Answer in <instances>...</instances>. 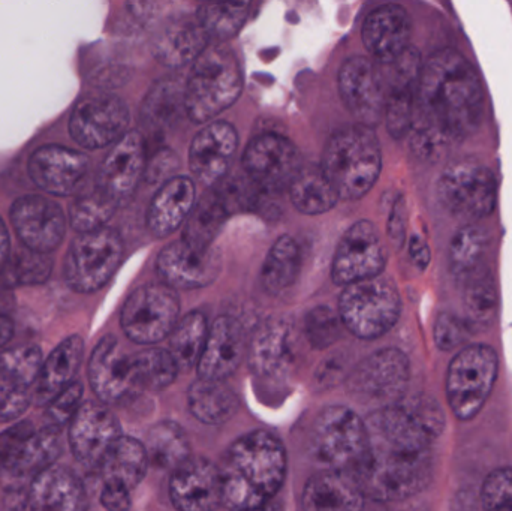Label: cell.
Segmentation results:
<instances>
[{"instance_id": "83f0119b", "label": "cell", "mask_w": 512, "mask_h": 511, "mask_svg": "<svg viewBox=\"0 0 512 511\" xmlns=\"http://www.w3.org/2000/svg\"><path fill=\"white\" fill-rule=\"evenodd\" d=\"M249 366L259 377H280L294 360V330L283 318L258 327L248 348Z\"/></svg>"}, {"instance_id": "6da1fadb", "label": "cell", "mask_w": 512, "mask_h": 511, "mask_svg": "<svg viewBox=\"0 0 512 511\" xmlns=\"http://www.w3.org/2000/svg\"><path fill=\"white\" fill-rule=\"evenodd\" d=\"M484 90L472 63L454 48L435 51L421 68L412 129L447 146L480 125Z\"/></svg>"}, {"instance_id": "d6a6232c", "label": "cell", "mask_w": 512, "mask_h": 511, "mask_svg": "<svg viewBox=\"0 0 512 511\" xmlns=\"http://www.w3.org/2000/svg\"><path fill=\"white\" fill-rule=\"evenodd\" d=\"M209 47V38L200 23L173 24L155 41L156 59L168 68H182L195 62Z\"/></svg>"}, {"instance_id": "e575fe53", "label": "cell", "mask_w": 512, "mask_h": 511, "mask_svg": "<svg viewBox=\"0 0 512 511\" xmlns=\"http://www.w3.org/2000/svg\"><path fill=\"white\" fill-rule=\"evenodd\" d=\"M183 113H186L185 84L180 78L168 77L158 81L147 93L141 107V122L150 131L165 132Z\"/></svg>"}, {"instance_id": "94428289", "label": "cell", "mask_w": 512, "mask_h": 511, "mask_svg": "<svg viewBox=\"0 0 512 511\" xmlns=\"http://www.w3.org/2000/svg\"><path fill=\"white\" fill-rule=\"evenodd\" d=\"M409 255L418 269L424 270L429 266L432 254H430L429 245L420 234H414L409 240Z\"/></svg>"}, {"instance_id": "8992f818", "label": "cell", "mask_w": 512, "mask_h": 511, "mask_svg": "<svg viewBox=\"0 0 512 511\" xmlns=\"http://www.w3.org/2000/svg\"><path fill=\"white\" fill-rule=\"evenodd\" d=\"M312 450L328 470L354 476L369 452L364 420L342 405L324 408L312 428Z\"/></svg>"}, {"instance_id": "b9f144b4", "label": "cell", "mask_w": 512, "mask_h": 511, "mask_svg": "<svg viewBox=\"0 0 512 511\" xmlns=\"http://www.w3.org/2000/svg\"><path fill=\"white\" fill-rule=\"evenodd\" d=\"M301 252L291 236H282L271 246L262 266L261 281L270 293H280L294 284L300 273Z\"/></svg>"}, {"instance_id": "74e56055", "label": "cell", "mask_w": 512, "mask_h": 511, "mask_svg": "<svg viewBox=\"0 0 512 511\" xmlns=\"http://www.w3.org/2000/svg\"><path fill=\"white\" fill-rule=\"evenodd\" d=\"M292 204L304 215H321L339 201L336 189L321 167H301L289 186Z\"/></svg>"}, {"instance_id": "ffe728a7", "label": "cell", "mask_w": 512, "mask_h": 511, "mask_svg": "<svg viewBox=\"0 0 512 511\" xmlns=\"http://www.w3.org/2000/svg\"><path fill=\"white\" fill-rule=\"evenodd\" d=\"M41 366L42 353L35 345L0 354V423L17 419L29 408Z\"/></svg>"}, {"instance_id": "d590c367", "label": "cell", "mask_w": 512, "mask_h": 511, "mask_svg": "<svg viewBox=\"0 0 512 511\" xmlns=\"http://www.w3.org/2000/svg\"><path fill=\"white\" fill-rule=\"evenodd\" d=\"M189 410L195 419L206 425H222L236 416L239 398L225 381L200 380L192 384L188 393Z\"/></svg>"}, {"instance_id": "44dd1931", "label": "cell", "mask_w": 512, "mask_h": 511, "mask_svg": "<svg viewBox=\"0 0 512 511\" xmlns=\"http://www.w3.org/2000/svg\"><path fill=\"white\" fill-rule=\"evenodd\" d=\"M146 143L140 132H128L120 138L99 168L96 188L101 189L117 206L134 194L146 173Z\"/></svg>"}, {"instance_id": "9c48e42d", "label": "cell", "mask_w": 512, "mask_h": 511, "mask_svg": "<svg viewBox=\"0 0 512 511\" xmlns=\"http://www.w3.org/2000/svg\"><path fill=\"white\" fill-rule=\"evenodd\" d=\"M496 197L495 174L477 159L451 162L439 176V201L457 218L475 221L492 215Z\"/></svg>"}, {"instance_id": "11a10c76", "label": "cell", "mask_w": 512, "mask_h": 511, "mask_svg": "<svg viewBox=\"0 0 512 511\" xmlns=\"http://www.w3.org/2000/svg\"><path fill=\"white\" fill-rule=\"evenodd\" d=\"M30 422H20L0 434V473H11L24 444L35 434Z\"/></svg>"}, {"instance_id": "681fc988", "label": "cell", "mask_w": 512, "mask_h": 511, "mask_svg": "<svg viewBox=\"0 0 512 511\" xmlns=\"http://www.w3.org/2000/svg\"><path fill=\"white\" fill-rule=\"evenodd\" d=\"M340 315L327 306H316L304 318V333L313 348L324 350L339 341L343 329Z\"/></svg>"}, {"instance_id": "ac0fdd59", "label": "cell", "mask_w": 512, "mask_h": 511, "mask_svg": "<svg viewBox=\"0 0 512 511\" xmlns=\"http://www.w3.org/2000/svg\"><path fill=\"white\" fill-rule=\"evenodd\" d=\"M222 270L221 254L215 248L197 249L188 243H171L156 260L162 284L174 290H195L216 281Z\"/></svg>"}, {"instance_id": "7a4b0ae2", "label": "cell", "mask_w": 512, "mask_h": 511, "mask_svg": "<svg viewBox=\"0 0 512 511\" xmlns=\"http://www.w3.org/2000/svg\"><path fill=\"white\" fill-rule=\"evenodd\" d=\"M219 470L222 506L230 511L264 509L285 482V447L270 432H251L231 446Z\"/></svg>"}, {"instance_id": "f546056e", "label": "cell", "mask_w": 512, "mask_h": 511, "mask_svg": "<svg viewBox=\"0 0 512 511\" xmlns=\"http://www.w3.org/2000/svg\"><path fill=\"white\" fill-rule=\"evenodd\" d=\"M364 494L354 477L339 471H324L304 486V511H363Z\"/></svg>"}, {"instance_id": "f907efd6", "label": "cell", "mask_w": 512, "mask_h": 511, "mask_svg": "<svg viewBox=\"0 0 512 511\" xmlns=\"http://www.w3.org/2000/svg\"><path fill=\"white\" fill-rule=\"evenodd\" d=\"M51 269H53V261L47 254L27 251L15 255L6 273L11 284L33 285L47 281L50 278Z\"/></svg>"}, {"instance_id": "9f6ffc18", "label": "cell", "mask_w": 512, "mask_h": 511, "mask_svg": "<svg viewBox=\"0 0 512 511\" xmlns=\"http://www.w3.org/2000/svg\"><path fill=\"white\" fill-rule=\"evenodd\" d=\"M469 327L465 320L457 317V315L450 314V312H442L436 318L435 342L439 350L451 351L459 347L468 338Z\"/></svg>"}, {"instance_id": "cb8c5ba5", "label": "cell", "mask_w": 512, "mask_h": 511, "mask_svg": "<svg viewBox=\"0 0 512 511\" xmlns=\"http://www.w3.org/2000/svg\"><path fill=\"white\" fill-rule=\"evenodd\" d=\"M89 381L93 392L104 404H119L137 395L131 356L122 353L119 341L113 335L102 338L93 350Z\"/></svg>"}, {"instance_id": "ba28073f", "label": "cell", "mask_w": 512, "mask_h": 511, "mask_svg": "<svg viewBox=\"0 0 512 511\" xmlns=\"http://www.w3.org/2000/svg\"><path fill=\"white\" fill-rule=\"evenodd\" d=\"M499 372V359L489 345L463 348L447 374V398L451 411L460 420H472L486 405Z\"/></svg>"}, {"instance_id": "d4e9b609", "label": "cell", "mask_w": 512, "mask_h": 511, "mask_svg": "<svg viewBox=\"0 0 512 511\" xmlns=\"http://www.w3.org/2000/svg\"><path fill=\"white\" fill-rule=\"evenodd\" d=\"M239 144L236 128L228 122H212L195 135L189 149V165L203 185L215 186L227 177Z\"/></svg>"}, {"instance_id": "8d00e7d4", "label": "cell", "mask_w": 512, "mask_h": 511, "mask_svg": "<svg viewBox=\"0 0 512 511\" xmlns=\"http://www.w3.org/2000/svg\"><path fill=\"white\" fill-rule=\"evenodd\" d=\"M149 456L146 446L131 437H122L107 453L99 471L105 483H120L128 489L140 485L146 476Z\"/></svg>"}, {"instance_id": "ee69618b", "label": "cell", "mask_w": 512, "mask_h": 511, "mask_svg": "<svg viewBox=\"0 0 512 511\" xmlns=\"http://www.w3.org/2000/svg\"><path fill=\"white\" fill-rule=\"evenodd\" d=\"M132 375L138 393L164 390L176 381L179 368L170 351L161 348L140 351L131 356Z\"/></svg>"}, {"instance_id": "2e32d148", "label": "cell", "mask_w": 512, "mask_h": 511, "mask_svg": "<svg viewBox=\"0 0 512 511\" xmlns=\"http://www.w3.org/2000/svg\"><path fill=\"white\" fill-rule=\"evenodd\" d=\"M122 438L119 420L104 404L87 402L80 407L69 426V444L80 464L101 467L107 453Z\"/></svg>"}, {"instance_id": "277c9868", "label": "cell", "mask_w": 512, "mask_h": 511, "mask_svg": "<svg viewBox=\"0 0 512 511\" xmlns=\"http://www.w3.org/2000/svg\"><path fill=\"white\" fill-rule=\"evenodd\" d=\"M321 168L339 198H363L382 170L381 144L373 129L354 125L337 131L325 146Z\"/></svg>"}, {"instance_id": "be15d7a7", "label": "cell", "mask_w": 512, "mask_h": 511, "mask_svg": "<svg viewBox=\"0 0 512 511\" xmlns=\"http://www.w3.org/2000/svg\"><path fill=\"white\" fill-rule=\"evenodd\" d=\"M14 335V324L8 315L0 312V348L5 347Z\"/></svg>"}, {"instance_id": "4316f807", "label": "cell", "mask_w": 512, "mask_h": 511, "mask_svg": "<svg viewBox=\"0 0 512 511\" xmlns=\"http://www.w3.org/2000/svg\"><path fill=\"white\" fill-rule=\"evenodd\" d=\"M412 20L409 12L396 3L379 6L367 15L363 42L367 51L382 65L402 56L411 45Z\"/></svg>"}, {"instance_id": "f6af8a7d", "label": "cell", "mask_w": 512, "mask_h": 511, "mask_svg": "<svg viewBox=\"0 0 512 511\" xmlns=\"http://www.w3.org/2000/svg\"><path fill=\"white\" fill-rule=\"evenodd\" d=\"M463 288V306L469 330L490 326L498 312V291L489 269L466 282Z\"/></svg>"}, {"instance_id": "816d5d0a", "label": "cell", "mask_w": 512, "mask_h": 511, "mask_svg": "<svg viewBox=\"0 0 512 511\" xmlns=\"http://www.w3.org/2000/svg\"><path fill=\"white\" fill-rule=\"evenodd\" d=\"M484 511H512V468L489 474L481 492Z\"/></svg>"}, {"instance_id": "5b68a950", "label": "cell", "mask_w": 512, "mask_h": 511, "mask_svg": "<svg viewBox=\"0 0 512 511\" xmlns=\"http://www.w3.org/2000/svg\"><path fill=\"white\" fill-rule=\"evenodd\" d=\"M243 86L236 54L222 45L207 47L185 83L186 114L194 122H210L240 98Z\"/></svg>"}, {"instance_id": "4dcf8cb0", "label": "cell", "mask_w": 512, "mask_h": 511, "mask_svg": "<svg viewBox=\"0 0 512 511\" xmlns=\"http://www.w3.org/2000/svg\"><path fill=\"white\" fill-rule=\"evenodd\" d=\"M83 486L68 468L53 465L33 479L27 511H80Z\"/></svg>"}, {"instance_id": "4fadbf2b", "label": "cell", "mask_w": 512, "mask_h": 511, "mask_svg": "<svg viewBox=\"0 0 512 511\" xmlns=\"http://www.w3.org/2000/svg\"><path fill=\"white\" fill-rule=\"evenodd\" d=\"M129 126L128 105L119 96L99 93L81 99L69 120V132L80 146L102 149L125 137Z\"/></svg>"}, {"instance_id": "680465c9", "label": "cell", "mask_w": 512, "mask_h": 511, "mask_svg": "<svg viewBox=\"0 0 512 511\" xmlns=\"http://www.w3.org/2000/svg\"><path fill=\"white\" fill-rule=\"evenodd\" d=\"M101 504L107 511H128L131 509V489L120 483H105Z\"/></svg>"}, {"instance_id": "60d3db41", "label": "cell", "mask_w": 512, "mask_h": 511, "mask_svg": "<svg viewBox=\"0 0 512 511\" xmlns=\"http://www.w3.org/2000/svg\"><path fill=\"white\" fill-rule=\"evenodd\" d=\"M149 461L162 470H177L191 458V444L182 426L161 422L150 429L146 444Z\"/></svg>"}, {"instance_id": "30bf717a", "label": "cell", "mask_w": 512, "mask_h": 511, "mask_svg": "<svg viewBox=\"0 0 512 511\" xmlns=\"http://www.w3.org/2000/svg\"><path fill=\"white\" fill-rule=\"evenodd\" d=\"M122 257L123 242L117 231L101 228L80 234L66 255V284L77 293H95L110 281Z\"/></svg>"}, {"instance_id": "603a6c76", "label": "cell", "mask_w": 512, "mask_h": 511, "mask_svg": "<svg viewBox=\"0 0 512 511\" xmlns=\"http://www.w3.org/2000/svg\"><path fill=\"white\" fill-rule=\"evenodd\" d=\"M170 495L179 511H216L222 504L221 470L209 459L191 456L173 471Z\"/></svg>"}, {"instance_id": "9a60e30c", "label": "cell", "mask_w": 512, "mask_h": 511, "mask_svg": "<svg viewBox=\"0 0 512 511\" xmlns=\"http://www.w3.org/2000/svg\"><path fill=\"white\" fill-rule=\"evenodd\" d=\"M339 90L349 113L358 125H378L384 117L385 87L381 72L372 60L354 56L339 71Z\"/></svg>"}, {"instance_id": "7bdbcfd3", "label": "cell", "mask_w": 512, "mask_h": 511, "mask_svg": "<svg viewBox=\"0 0 512 511\" xmlns=\"http://www.w3.org/2000/svg\"><path fill=\"white\" fill-rule=\"evenodd\" d=\"M60 453H62V444H60L59 429L45 426L41 431H36L24 444L9 476L35 479L42 471L53 467Z\"/></svg>"}, {"instance_id": "5bb4252c", "label": "cell", "mask_w": 512, "mask_h": 511, "mask_svg": "<svg viewBox=\"0 0 512 511\" xmlns=\"http://www.w3.org/2000/svg\"><path fill=\"white\" fill-rule=\"evenodd\" d=\"M387 254L378 230L370 221H358L345 231L334 254V284L340 287L378 278L384 272Z\"/></svg>"}, {"instance_id": "1f68e13d", "label": "cell", "mask_w": 512, "mask_h": 511, "mask_svg": "<svg viewBox=\"0 0 512 511\" xmlns=\"http://www.w3.org/2000/svg\"><path fill=\"white\" fill-rule=\"evenodd\" d=\"M84 342L78 335L69 336L42 363L41 371L33 386V402L39 407L50 405L69 384L80 369Z\"/></svg>"}, {"instance_id": "db71d44e", "label": "cell", "mask_w": 512, "mask_h": 511, "mask_svg": "<svg viewBox=\"0 0 512 511\" xmlns=\"http://www.w3.org/2000/svg\"><path fill=\"white\" fill-rule=\"evenodd\" d=\"M397 402L402 404L433 438H438L444 431V413L435 399L426 395H414L408 398L403 396Z\"/></svg>"}, {"instance_id": "484cf974", "label": "cell", "mask_w": 512, "mask_h": 511, "mask_svg": "<svg viewBox=\"0 0 512 511\" xmlns=\"http://www.w3.org/2000/svg\"><path fill=\"white\" fill-rule=\"evenodd\" d=\"M246 336L236 318L219 317L209 329L206 347L198 362V375L204 380L225 381L245 359Z\"/></svg>"}, {"instance_id": "7402d4cb", "label": "cell", "mask_w": 512, "mask_h": 511, "mask_svg": "<svg viewBox=\"0 0 512 511\" xmlns=\"http://www.w3.org/2000/svg\"><path fill=\"white\" fill-rule=\"evenodd\" d=\"M84 153L62 146L39 147L29 159L30 179L48 194L68 197L80 189L89 173Z\"/></svg>"}, {"instance_id": "6f0895ef", "label": "cell", "mask_w": 512, "mask_h": 511, "mask_svg": "<svg viewBox=\"0 0 512 511\" xmlns=\"http://www.w3.org/2000/svg\"><path fill=\"white\" fill-rule=\"evenodd\" d=\"M177 168H179V158L176 153L171 152L170 149H162L147 161L144 176L152 183L164 185L165 182L176 177L173 174L176 173Z\"/></svg>"}, {"instance_id": "c3c4849f", "label": "cell", "mask_w": 512, "mask_h": 511, "mask_svg": "<svg viewBox=\"0 0 512 511\" xmlns=\"http://www.w3.org/2000/svg\"><path fill=\"white\" fill-rule=\"evenodd\" d=\"M417 87H396L385 95L384 117L391 137L402 138L411 132Z\"/></svg>"}, {"instance_id": "7c38bea8", "label": "cell", "mask_w": 512, "mask_h": 511, "mask_svg": "<svg viewBox=\"0 0 512 511\" xmlns=\"http://www.w3.org/2000/svg\"><path fill=\"white\" fill-rule=\"evenodd\" d=\"M246 176L264 194L289 189L301 170L300 152L295 144L276 132L258 135L243 155Z\"/></svg>"}, {"instance_id": "836d02e7", "label": "cell", "mask_w": 512, "mask_h": 511, "mask_svg": "<svg viewBox=\"0 0 512 511\" xmlns=\"http://www.w3.org/2000/svg\"><path fill=\"white\" fill-rule=\"evenodd\" d=\"M490 236L483 227L468 224L454 234L450 245V270L457 281L466 284L486 272Z\"/></svg>"}, {"instance_id": "f5cc1de1", "label": "cell", "mask_w": 512, "mask_h": 511, "mask_svg": "<svg viewBox=\"0 0 512 511\" xmlns=\"http://www.w3.org/2000/svg\"><path fill=\"white\" fill-rule=\"evenodd\" d=\"M83 393V384L80 381H74L59 396H56L50 405H47L45 420L48 426L60 429L71 423L77 411L80 410Z\"/></svg>"}, {"instance_id": "8fae6325", "label": "cell", "mask_w": 512, "mask_h": 511, "mask_svg": "<svg viewBox=\"0 0 512 511\" xmlns=\"http://www.w3.org/2000/svg\"><path fill=\"white\" fill-rule=\"evenodd\" d=\"M180 299L174 288L149 284L137 288L122 309L123 332L135 344L164 341L179 323Z\"/></svg>"}, {"instance_id": "ab89813d", "label": "cell", "mask_w": 512, "mask_h": 511, "mask_svg": "<svg viewBox=\"0 0 512 511\" xmlns=\"http://www.w3.org/2000/svg\"><path fill=\"white\" fill-rule=\"evenodd\" d=\"M209 336V324L201 312H189L174 327L170 335V354L179 371H191L198 366Z\"/></svg>"}, {"instance_id": "f35d334b", "label": "cell", "mask_w": 512, "mask_h": 511, "mask_svg": "<svg viewBox=\"0 0 512 511\" xmlns=\"http://www.w3.org/2000/svg\"><path fill=\"white\" fill-rule=\"evenodd\" d=\"M228 216L230 213L216 191L207 192L195 204L191 216L185 222L183 242L197 249L213 248V240L224 227Z\"/></svg>"}, {"instance_id": "7dc6e473", "label": "cell", "mask_w": 512, "mask_h": 511, "mask_svg": "<svg viewBox=\"0 0 512 511\" xmlns=\"http://www.w3.org/2000/svg\"><path fill=\"white\" fill-rule=\"evenodd\" d=\"M117 204L104 194L101 189L78 195L69 207L71 225L78 233H92L105 228L111 216L117 210Z\"/></svg>"}, {"instance_id": "d6986e66", "label": "cell", "mask_w": 512, "mask_h": 511, "mask_svg": "<svg viewBox=\"0 0 512 511\" xmlns=\"http://www.w3.org/2000/svg\"><path fill=\"white\" fill-rule=\"evenodd\" d=\"M409 374L411 368L406 354L397 348H384L352 369L348 387L364 398L399 401L408 386Z\"/></svg>"}, {"instance_id": "f1b7e54d", "label": "cell", "mask_w": 512, "mask_h": 511, "mask_svg": "<svg viewBox=\"0 0 512 511\" xmlns=\"http://www.w3.org/2000/svg\"><path fill=\"white\" fill-rule=\"evenodd\" d=\"M195 197V183L189 177L176 176L161 185L147 212L150 233L158 239L173 234L191 216Z\"/></svg>"}, {"instance_id": "91938a15", "label": "cell", "mask_w": 512, "mask_h": 511, "mask_svg": "<svg viewBox=\"0 0 512 511\" xmlns=\"http://www.w3.org/2000/svg\"><path fill=\"white\" fill-rule=\"evenodd\" d=\"M388 237L396 248H402L406 239V204L405 198L400 195L391 209L388 218Z\"/></svg>"}, {"instance_id": "6125c7cd", "label": "cell", "mask_w": 512, "mask_h": 511, "mask_svg": "<svg viewBox=\"0 0 512 511\" xmlns=\"http://www.w3.org/2000/svg\"><path fill=\"white\" fill-rule=\"evenodd\" d=\"M9 248H11V245H9L8 228H6L3 219L0 218V272H3L6 264H8Z\"/></svg>"}, {"instance_id": "e0dca14e", "label": "cell", "mask_w": 512, "mask_h": 511, "mask_svg": "<svg viewBox=\"0 0 512 511\" xmlns=\"http://www.w3.org/2000/svg\"><path fill=\"white\" fill-rule=\"evenodd\" d=\"M12 225L29 251L50 254L66 233V219L59 204L42 195L18 198L11 209Z\"/></svg>"}, {"instance_id": "52a82bcc", "label": "cell", "mask_w": 512, "mask_h": 511, "mask_svg": "<svg viewBox=\"0 0 512 511\" xmlns=\"http://www.w3.org/2000/svg\"><path fill=\"white\" fill-rule=\"evenodd\" d=\"M402 312V300L390 279H367L348 285L339 300V315L345 329L360 339L381 338L390 332Z\"/></svg>"}, {"instance_id": "bcb514c9", "label": "cell", "mask_w": 512, "mask_h": 511, "mask_svg": "<svg viewBox=\"0 0 512 511\" xmlns=\"http://www.w3.org/2000/svg\"><path fill=\"white\" fill-rule=\"evenodd\" d=\"M248 12L249 3H204L198 9V23L209 41H227L242 29Z\"/></svg>"}, {"instance_id": "3957f363", "label": "cell", "mask_w": 512, "mask_h": 511, "mask_svg": "<svg viewBox=\"0 0 512 511\" xmlns=\"http://www.w3.org/2000/svg\"><path fill=\"white\" fill-rule=\"evenodd\" d=\"M366 461L354 474L364 497L376 501H397L426 488L432 474L430 449L370 441Z\"/></svg>"}]
</instances>
